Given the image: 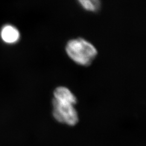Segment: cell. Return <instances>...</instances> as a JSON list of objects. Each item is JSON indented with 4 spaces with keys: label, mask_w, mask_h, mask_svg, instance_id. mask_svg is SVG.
Segmentation results:
<instances>
[{
    "label": "cell",
    "mask_w": 146,
    "mask_h": 146,
    "mask_svg": "<svg viewBox=\"0 0 146 146\" xmlns=\"http://www.w3.org/2000/svg\"><path fill=\"white\" fill-rule=\"evenodd\" d=\"M76 96L65 86H58L52 93V115L58 122L73 127L79 122V115L75 106Z\"/></svg>",
    "instance_id": "6da1fadb"
},
{
    "label": "cell",
    "mask_w": 146,
    "mask_h": 146,
    "mask_svg": "<svg viewBox=\"0 0 146 146\" xmlns=\"http://www.w3.org/2000/svg\"><path fill=\"white\" fill-rule=\"evenodd\" d=\"M66 52L69 58L80 66H88L98 55L94 45L83 38H76L68 41Z\"/></svg>",
    "instance_id": "7a4b0ae2"
},
{
    "label": "cell",
    "mask_w": 146,
    "mask_h": 146,
    "mask_svg": "<svg viewBox=\"0 0 146 146\" xmlns=\"http://www.w3.org/2000/svg\"><path fill=\"white\" fill-rule=\"evenodd\" d=\"M1 37L2 41L7 44H15L20 39V33L17 28L11 25L7 24L1 30Z\"/></svg>",
    "instance_id": "3957f363"
},
{
    "label": "cell",
    "mask_w": 146,
    "mask_h": 146,
    "mask_svg": "<svg viewBox=\"0 0 146 146\" xmlns=\"http://www.w3.org/2000/svg\"><path fill=\"white\" fill-rule=\"evenodd\" d=\"M79 5L86 11L95 12L100 7V0H78Z\"/></svg>",
    "instance_id": "277c9868"
}]
</instances>
